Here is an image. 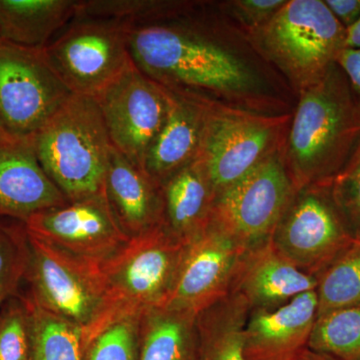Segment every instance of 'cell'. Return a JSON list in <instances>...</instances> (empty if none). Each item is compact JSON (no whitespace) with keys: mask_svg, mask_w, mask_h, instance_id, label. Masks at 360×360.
<instances>
[{"mask_svg":"<svg viewBox=\"0 0 360 360\" xmlns=\"http://www.w3.org/2000/svg\"><path fill=\"white\" fill-rule=\"evenodd\" d=\"M132 61L168 92L208 106L292 113L297 96L219 1H191L129 30Z\"/></svg>","mask_w":360,"mask_h":360,"instance_id":"cell-1","label":"cell"},{"mask_svg":"<svg viewBox=\"0 0 360 360\" xmlns=\"http://www.w3.org/2000/svg\"><path fill=\"white\" fill-rule=\"evenodd\" d=\"M360 146V105L338 63L298 92L284 146L295 188L329 184Z\"/></svg>","mask_w":360,"mask_h":360,"instance_id":"cell-2","label":"cell"},{"mask_svg":"<svg viewBox=\"0 0 360 360\" xmlns=\"http://www.w3.org/2000/svg\"><path fill=\"white\" fill-rule=\"evenodd\" d=\"M40 165L70 202L104 193L111 142L94 97H72L32 136Z\"/></svg>","mask_w":360,"mask_h":360,"instance_id":"cell-3","label":"cell"},{"mask_svg":"<svg viewBox=\"0 0 360 360\" xmlns=\"http://www.w3.org/2000/svg\"><path fill=\"white\" fill-rule=\"evenodd\" d=\"M248 35L296 96L319 82L347 49V30L324 0H286L269 22Z\"/></svg>","mask_w":360,"mask_h":360,"instance_id":"cell-4","label":"cell"},{"mask_svg":"<svg viewBox=\"0 0 360 360\" xmlns=\"http://www.w3.org/2000/svg\"><path fill=\"white\" fill-rule=\"evenodd\" d=\"M292 113L267 115L205 105L195 162L217 194L285 146Z\"/></svg>","mask_w":360,"mask_h":360,"instance_id":"cell-5","label":"cell"},{"mask_svg":"<svg viewBox=\"0 0 360 360\" xmlns=\"http://www.w3.org/2000/svg\"><path fill=\"white\" fill-rule=\"evenodd\" d=\"M187 243L165 224L130 238L99 265L108 303V321L167 305Z\"/></svg>","mask_w":360,"mask_h":360,"instance_id":"cell-6","label":"cell"},{"mask_svg":"<svg viewBox=\"0 0 360 360\" xmlns=\"http://www.w3.org/2000/svg\"><path fill=\"white\" fill-rule=\"evenodd\" d=\"M28 243L26 293L41 309L84 329L86 343L108 321V297L99 265L30 236Z\"/></svg>","mask_w":360,"mask_h":360,"instance_id":"cell-7","label":"cell"},{"mask_svg":"<svg viewBox=\"0 0 360 360\" xmlns=\"http://www.w3.org/2000/svg\"><path fill=\"white\" fill-rule=\"evenodd\" d=\"M72 96L44 49L0 40V124L4 131L32 137Z\"/></svg>","mask_w":360,"mask_h":360,"instance_id":"cell-8","label":"cell"},{"mask_svg":"<svg viewBox=\"0 0 360 360\" xmlns=\"http://www.w3.org/2000/svg\"><path fill=\"white\" fill-rule=\"evenodd\" d=\"M60 37L44 47L49 63L73 94L96 97L130 61L129 25L75 18Z\"/></svg>","mask_w":360,"mask_h":360,"instance_id":"cell-9","label":"cell"},{"mask_svg":"<svg viewBox=\"0 0 360 360\" xmlns=\"http://www.w3.org/2000/svg\"><path fill=\"white\" fill-rule=\"evenodd\" d=\"M296 191L284 158V148L217 194L212 221L243 248L271 238Z\"/></svg>","mask_w":360,"mask_h":360,"instance_id":"cell-10","label":"cell"},{"mask_svg":"<svg viewBox=\"0 0 360 360\" xmlns=\"http://www.w3.org/2000/svg\"><path fill=\"white\" fill-rule=\"evenodd\" d=\"M329 184L296 189L270 238L291 264L315 277L354 240Z\"/></svg>","mask_w":360,"mask_h":360,"instance_id":"cell-11","label":"cell"},{"mask_svg":"<svg viewBox=\"0 0 360 360\" xmlns=\"http://www.w3.org/2000/svg\"><path fill=\"white\" fill-rule=\"evenodd\" d=\"M111 146L143 168L168 108L167 90L142 72L134 61L96 97Z\"/></svg>","mask_w":360,"mask_h":360,"instance_id":"cell-12","label":"cell"},{"mask_svg":"<svg viewBox=\"0 0 360 360\" xmlns=\"http://www.w3.org/2000/svg\"><path fill=\"white\" fill-rule=\"evenodd\" d=\"M25 226L28 236L97 265L130 239L116 221L104 193L37 213Z\"/></svg>","mask_w":360,"mask_h":360,"instance_id":"cell-13","label":"cell"},{"mask_svg":"<svg viewBox=\"0 0 360 360\" xmlns=\"http://www.w3.org/2000/svg\"><path fill=\"white\" fill-rule=\"evenodd\" d=\"M245 250L210 219L207 226L187 243L174 291L165 307L198 314L226 297Z\"/></svg>","mask_w":360,"mask_h":360,"instance_id":"cell-14","label":"cell"},{"mask_svg":"<svg viewBox=\"0 0 360 360\" xmlns=\"http://www.w3.org/2000/svg\"><path fill=\"white\" fill-rule=\"evenodd\" d=\"M70 202L45 174L32 137L0 132V219L26 220Z\"/></svg>","mask_w":360,"mask_h":360,"instance_id":"cell-15","label":"cell"},{"mask_svg":"<svg viewBox=\"0 0 360 360\" xmlns=\"http://www.w3.org/2000/svg\"><path fill=\"white\" fill-rule=\"evenodd\" d=\"M319 311L316 290L272 309L250 310L243 328L245 360H295L309 349Z\"/></svg>","mask_w":360,"mask_h":360,"instance_id":"cell-16","label":"cell"},{"mask_svg":"<svg viewBox=\"0 0 360 360\" xmlns=\"http://www.w3.org/2000/svg\"><path fill=\"white\" fill-rule=\"evenodd\" d=\"M316 286V277L291 264L269 239L241 253L229 295L240 297L250 310L272 309Z\"/></svg>","mask_w":360,"mask_h":360,"instance_id":"cell-17","label":"cell"},{"mask_svg":"<svg viewBox=\"0 0 360 360\" xmlns=\"http://www.w3.org/2000/svg\"><path fill=\"white\" fill-rule=\"evenodd\" d=\"M104 193L116 221L129 238L165 224L161 186L113 146Z\"/></svg>","mask_w":360,"mask_h":360,"instance_id":"cell-18","label":"cell"},{"mask_svg":"<svg viewBox=\"0 0 360 360\" xmlns=\"http://www.w3.org/2000/svg\"><path fill=\"white\" fill-rule=\"evenodd\" d=\"M167 92V117L143 163L146 174L160 186L195 160L205 105L188 97Z\"/></svg>","mask_w":360,"mask_h":360,"instance_id":"cell-19","label":"cell"},{"mask_svg":"<svg viewBox=\"0 0 360 360\" xmlns=\"http://www.w3.org/2000/svg\"><path fill=\"white\" fill-rule=\"evenodd\" d=\"M162 188L165 225L184 243H188L212 219L215 195L198 163L193 161L165 184Z\"/></svg>","mask_w":360,"mask_h":360,"instance_id":"cell-20","label":"cell"},{"mask_svg":"<svg viewBox=\"0 0 360 360\" xmlns=\"http://www.w3.org/2000/svg\"><path fill=\"white\" fill-rule=\"evenodd\" d=\"M198 314L153 307L141 312L139 360H198Z\"/></svg>","mask_w":360,"mask_h":360,"instance_id":"cell-21","label":"cell"},{"mask_svg":"<svg viewBox=\"0 0 360 360\" xmlns=\"http://www.w3.org/2000/svg\"><path fill=\"white\" fill-rule=\"evenodd\" d=\"M73 0H0V40L44 49L77 16Z\"/></svg>","mask_w":360,"mask_h":360,"instance_id":"cell-22","label":"cell"},{"mask_svg":"<svg viewBox=\"0 0 360 360\" xmlns=\"http://www.w3.org/2000/svg\"><path fill=\"white\" fill-rule=\"evenodd\" d=\"M250 311L243 300L229 295L198 314V360H245L243 328Z\"/></svg>","mask_w":360,"mask_h":360,"instance_id":"cell-23","label":"cell"},{"mask_svg":"<svg viewBox=\"0 0 360 360\" xmlns=\"http://www.w3.org/2000/svg\"><path fill=\"white\" fill-rule=\"evenodd\" d=\"M317 316L360 305V240L340 253L316 276Z\"/></svg>","mask_w":360,"mask_h":360,"instance_id":"cell-24","label":"cell"},{"mask_svg":"<svg viewBox=\"0 0 360 360\" xmlns=\"http://www.w3.org/2000/svg\"><path fill=\"white\" fill-rule=\"evenodd\" d=\"M28 298L32 303L33 319L30 360H82L85 347L84 329L46 311L30 296Z\"/></svg>","mask_w":360,"mask_h":360,"instance_id":"cell-25","label":"cell"},{"mask_svg":"<svg viewBox=\"0 0 360 360\" xmlns=\"http://www.w3.org/2000/svg\"><path fill=\"white\" fill-rule=\"evenodd\" d=\"M309 348L336 360H360V305L319 315Z\"/></svg>","mask_w":360,"mask_h":360,"instance_id":"cell-26","label":"cell"},{"mask_svg":"<svg viewBox=\"0 0 360 360\" xmlns=\"http://www.w3.org/2000/svg\"><path fill=\"white\" fill-rule=\"evenodd\" d=\"M187 0H87L78 1L75 18H99L129 27L165 20L184 8Z\"/></svg>","mask_w":360,"mask_h":360,"instance_id":"cell-27","label":"cell"},{"mask_svg":"<svg viewBox=\"0 0 360 360\" xmlns=\"http://www.w3.org/2000/svg\"><path fill=\"white\" fill-rule=\"evenodd\" d=\"M30 243L25 224L0 219V307L20 293L27 267Z\"/></svg>","mask_w":360,"mask_h":360,"instance_id":"cell-28","label":"cell"},{"mask_svg":"<svg viewBox=\"0 0 360 360\" xmlns=\"http://www.w3.org/2000/svg\"><path fill=\"white\" fill-rule=\"evenodd\" d=\"M32 338V303L20 292L0 307V360H30Z\"/></svg>","mask_w":360,"mask_h":360,"instance_id":"cell-29","label":"cell"},{"mask_svg":"<svg viewBox=\"0 0 360 360\" xmlns=\"http://www.w3.org/2000/svg\"><path fill=\"white\" fill-rule=\"evenodd\" d=\"M141 314L123 315L85 343L82 360H139Z\"/></svg>","mask_w":360,"mask_h":360,"instance_id":"cell-30","label":"cell"},{"mask_svg":"<svg viewBox=\"0 0 360 360\" xmlns=\"http://www.w3.org/2000/svg\"><path fill=\"white\" fill-rule=\"evenodd\" d=\"M329 186L348 231L360 240V146Z\"/></svg>","mask_w":360,"mask_h":360,"instance_id":"cell-31","label":"cell"},{"mask_svg":"<svg viewBox=\"0 0 360 360\" xmlns=\"http://www.w3.org/2000/svg\"><path fill=\"white\" fill-rule=\"evenodd\" d=\"M286 0H227L219 1L220 8L250 34L269 22Z\"/></svg>","mask_w":360,"mask_h":360,"instance_id":"cell-32","label":"cell"},{"mask_svg":"<svg viewBox=\"0 0 360 360\" xmlns=\"http://www.w3.org/2000/svg\"><path fill=\"white\" fill-rule=\"evenodd\" d=\"M336 63L345 72L360 105V49H343Z\"/></svg>","mask_w":360,"mask_h":360,"instance_id":"cell-33","label":"cell"},{"mask_svg":"<svg viewBox=\"0 0 360 360\" xmlns=\"http://www.w3.org/2000/svg\"><path fill=\"white\" fill-rule=\"evenodd\" d=\"M324 2L345 30L360 20V0H324Z\"/></svg>","mask_w":360,"mask_h":360,"instance_id":"cell-34","label":"cell"},{"mask_svg":"<svg viewBox=\"0 0 360 360\" xmlns=\"http://www.w3.org/2000/svg\"><path fill=\"white\" fill-rule=\"evenodd\" d=\"M347 49H360V20L347 30Z\"/></svg>","mask_w":360,"mask_h":360,"instance_id":"cell-35","label":"cell"},{"mask_svg":"<svg viewBox=\"0 0 360 360\" xmlns=\"http://www.w3.org/2000/svg\"><path fill=\"white\" fill-rule=\"evenodd\" d=\"M295 360H336L329 355L321 354V352H314L311 349H307V352H303L298 359Z\"/></svg>","mask_w":360,"mask_h":360,"instance_id":"cell-36","label":"cell"},{"mask_svg":"<svg viewBox=\"0 0 360 360\" xmlns=\"http://www.w3.org/2000/svg\"><path fill=\"white\" fill-rule=\"evenodd\" d=\"M4 131V129H2L1 124H0V132Z\"/></svg>","mask_w":360,"mask_h":360,"instance_id":"cell-37","label":"cell"}]
</instances>
